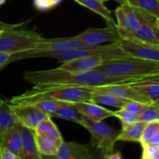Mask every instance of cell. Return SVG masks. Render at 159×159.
I'll return each instance as SVG.
<instances>
[{
  "label": "cell",
  "instance_id": "cell-1",
  "mask_svg": "<svg viewBox=\"0 0 159 159\" xmlns=\"http://www.w3.org/2000/svg\"><path fill=\"white\" fill-rule=\"evenodd\" d=\"M23 79L34 85L79 87H93L113 83H140L159 80V77H126L112 75L96 70L76 72L59 68L42 71H26L23 73Z\"/></svg>",
  "mask_w": 159,
  "mask_h": 159
},
{
  "label": "cell",
  "instance_id": "cell-2",
  "mask_svg": "<svg viewBox=\"0 0 159 159\" xmlns=\"http://www.w3.org/2000/svg\"><path fill=\"white\" fill-rule=\"evenodd\" d=\"M93 90L88 87L34 85L25 93L13 96L11 104L34 103L40 100L53 99L68 102L89 101Z\"/></svg>",
  "mask_w": 159,
  "mask_h": 159
},
{
  "label": "cell",
  "instance_id": "cell-3",
  "mask_svg": "<svg viewBox=\"0 0 159 159\" xmlns=\"http://www.w3.org/2000/svg\"><path fill=\"white\" fill-rule=\"evenodd\" d=\"M93 70L126 77H159V61L129 57L108 61Z\"/></svg>",
  "mask_w": 159,
  "mask_h": 159
},
{
  "label": "cell",
  "instance_id": "cell-4",
  "mask_svg": "<svg viewBox=\"0 0 159 159\" xmlns=\"http://www.w3.org/2000/svg\"><path fill=\"white\" fill-rule=\"evenodd\" d=\"M23 24H11L0 36V52L17 54L35 48L47 38L34 30L21 27Z\"/></svg>",
  "mask_w": 159,
  "mask_h": 159
},
{
  "label": "cell",
  "instance_id": "cell-5",
  "mask_svg": "<svg viewBox=\"0 0 159 159\" xmlns=\"http://www.w3.org/2000/svg\"><path fill=\"white\" fill-rule=\"evenodd\" d=\"M79 125L85 127L91 135L90 145L104 158L114 150L116 137L120 130L105 124L102 121H93L82 115Z\"/></svg>",
  "mask_w": 159,
  "mask_h": 159
},
{
  "label": "cell",
  "instance_id": "cell-6",
  "mask_svg": "<svg viewBox=\"0 0 159 159\" xmlns=\"http://www.w3.org/2000/svg\"><path fill=\"white\" fill-rule=\"evenodd\" d=\"M83 46H88V44H85V43L76 38L75 36L65 38L47 39L44 42L39 44L34 49L13 54L12 60L14 62L34 57H47L50 53L81 48Z\"/></svg>",
  "mask_w": 159,
  "mask_h": 159
},
{
  "label": "cell",
  "instance_id": "cell-7",
  "mask_svg": "<svg viewBox=\"0 0 159 159\" xmlns=\"http://www.w3.org/2000/svg\"><path fill=\"white\" fill-rule=\"evenodd\" d=\"M124 54V52L115 42V43H110L105 45H88V46H83L81 48H73V49L52 52L48 54L47 57L54 58L57 61L64 62L67 61L81 58V57H88V56L96 55V54Z\"/></svg>",
  "mask_w": 159,
  "mask_h": 159
},
{
  "label": "cell",
  "instance_id": "cell-8",
  "mask_svg": "<svg viewBox=\"0 0 159 159\" xmlns=\"http://www.w3.org/2000/svg\"><path fill=\"white\" fill-rule=\"evenodd\" d=\"M155 19L144 12L139 26L134 30H124L116 27L121 38L132 39L159 46V31L155 24Z\"/></svg>",
  "mask_w": 159,
  "mask_h": 159
},
{
  "label": "cell",
  "instance_id": "cell-9",
  "mask_svg": "<svg viewBox=\"0 0 159 159\" xmlns=\"http://www.w3.org/2000/svg\"><path fill=\"white\" fill-rule=\"evenodd\" d=\"M129 57L130 56L127 55L125 53L124 54H96V55H91L64 61L61 64L58 68L61 69L67 70V71L84 72V71H92L97 67L103 65L105 62L108 61Z\"/></svg>",
  "mask_w": 159,
  "mask_h": 159
},
{
  "label": "cell",
  "instance_id": "cell-10",
  "mask_svg": "<svg viewBox=\"0 0 159 159\" xmlns=\"http://www.w3.org/2000/svg\"><path fill=\"white\" fill-rule=\"evenodd\" d=\"M116 43L124 53L130 57L159 61V46L158 45L126 38L119 39Z\"/></svg>",
  "mask_w": 159,
  "mask_h": 159
},
{
  "label": "cell",
  "instance_id": "cell-11",
  "mask_svg": "<svg viewBox=\"0 0 159 159\" xmlns=\"http://www.w3.org/2000/svg\"><path fill=\"white\" fill-rule=\"evenodd\" d=\"M75 37L88 45L115 43L121 38L116 29V23H107V26L103 28H87L75 35Z\"/></svg>",
  "mask_w": 159,
  "mask_h": 159
},
{
  "label": "cell",
  "instance_id": "cell-12",
  "mask_svg": "<svg viewBox=\"0 0 159 159\" xmlns=\"http://www.w3.org/2000/svg\"><path fill=\"white\" fill-rule=\"evenodd\" d=\"M9 104L17 121L28 128L34 130L42 120L49 117L34 104Z\"/></svg>",
  "mask_w": 159,
  "mask_h": 159
},
{
  "label": "cell",
  "instance_id": "cell-13",
  "mask_svg": "<svg viewBox=\"0 0 159 159\" xmlns=\"http://www.w3.org/2000/svg\"><path fill=\"white\" fill-rule=\"evenodd\" d=\"M97 152L89 144H83L76 141H63L55 159H93L98 158Z\"/></svg>",
  "mask_w": 159,
  "mask_h": 159
},
{
  "label": "cell",
  "instance_id": "cell-14",
  "mask_svg": "<svg viewBox=\"0 0 159 159\" xmlns=\"http://www.w3.org/2000/svg\"><path fill=\"white\" fill-rule=\"evenodd\" d=\"M88 88L96 90V91L109 93L121 99H128V100H138L148 104L142 97V96H141V94L135 89L134 87L132 85V83L107 84V85L88 87Z\"/></svg>",
  "mask_w": 159,
  "mask_h": 159
},
{
  "label": "cell",
  "instance_id": "cell-15",
  "mask_svg": "<svg viewBox=\"0 0 159 159\" xmlns=\"http://www.w3.org/2000/svg\"><path fill=\"white\" fill-rule=\"evenodd\" d=\"M37 150L41 158H53L58 152L63 142L62 137H55L49 134L39 132L34 130Z\"/></svg>",
  "mask_w": 159,
  "mask_h": 159
},
{
  "label": "cell",
  "instance_id": "cell-16",
  "mask_svg": "<svg viewBox=\"0 0 159 159\" xmlns=\"http://www.w3.org/2000/svg\"><path fill=\"white\" fill-rule=\"evenodd\" d=\"M78 111L85 117L93 121H102L110 117H113V111L106 109L96 102L90 101L72 102Z\"/></svg>",
  "mask_w": 159,
  "mask_h": 159
},
{
  "label": "cell",
  "instance_id": "cell-17",
  "mask_svg": "<svg viewBox=\"0 0 159 159\" xmlns=\"http://www.w3.org/2000/svg\"><path fill=\"white\" fill-rule=\"evenodd\" d=\"M20 136L22 143V153L23 159H41V155L39 153L34 136V130L19 123Z\"/></svg>",
  "mask_w": 159,
  "mask_h": 159
},
{
  "label": "cell",
  "instance_id": "cell-18",
  "mask_svg": "<svg viewBox=\"0 0 159 159\" xmlns=\"http://www.w3.org/2000/svg\"><path fill=\"white\" fill-rule=\"evenodd\" d=\"M0 147H4L13 152L15 155L23 159L21 136H20L19 122L16 125L8 129L0 139Z\"/></svg>",
  "mask_w": 159,
  "mask_h": 159
},
{
  "label": "cell",
  "instance_id": "cell-19",
  "mask_svg": "<svg viewBox=\"0 0 159 159\" xmlns=\"http://www.w3.org/2000/svg\"><path fill=\"white\" fill-rule=\"evenodd\" d=\"M145 124L146 122L138 120L131 124L122 126L116 137V141L140 142Z\"/></svg>",
  "mask_w": 159,
  "mask_h": 159
},
{
  "label": "cell",
  "instance_id": "cell-20",
  "mask_svg": "<svg viewBox=\"0 0 159 159\" xmlns=\"http://www.w3.org/2000/svg\"><path fill=\"white\" fill-rule=\"evenodd\" d=\"M135 89L149 104H155L159 101V80L132 83Z\"/></svg>",
  "mask_w": 159,
  "mask_h": 159
},
{
  "label": "cell",
  "instance_id": "cell-21",
  "mask_svg": "<svg viewBox=\"0 0 159 159\" xmlns=\"http://www.w3.org/2000/svg\"><path fill=\"white\" fill-rule=\"evenodd\" d=\"M116 1L120 4L127 3L154 18L159 17V0H116Z\"/></svg>",
  "mask_w": 159,
  "mask_h": 159
},
{
  "label": "cell",
  "instance_id": "cell-22",
  "mask_svg": "<svg viewBox=\"0 0 159 159\" xmlns=\"http://www.w3.org/2000/svg\"><path fill=\"white\" fill-rule=\"evenodd\" d=\"M81 6L86 7L104 19L107 23H116L112 16V12L104 5L102 0H74Z\"/></svg>",
  "mask_w": 159,
  "mask_h": 159
},
{
  "label": "cell",
  "instance_id": "cell-23",
  "mask_svg": "<svg viewBox=\"0 0 159 159\" xmlns=\"http://www.w3.org/2000/svg\"><path fill=\"white\" fill-rule=\"evenodd\" d=\"M90 89V88H89ZM93 90V93L90 97V102H96L98 104L109 106V107H117V108H122L128 99H121V98L116 97L113 95L109 94V93H103V92L96 91Z\"/></svg>",
  "mask_w": 159,
  "mask_h": 159
},
{
  "label": "cell",
  "instance_id": "cell-24",
  "mask_svg": "<svg viewBox=\"0 0 159 159\" xmlns=\"http://www.w3.org/2000/svg\"><path fill=\"white\" fill-rule=\"evenodd\" d=\"M18 123L9 102L3 101L0 104V139L9 128Z\"/></svg>",
  "mask_w": 159,
  "mask_h": 159
},
{
  "label": "cell",
  "instance_id": "cell-25",
  "mask_svg": "<svg viewBox=\"0 0 159 159\" xmlns=\"http://www.w3.org/2000/svg\"><path fill=\"white\" fill-rule=\"evenodd\" d=\"M82 115L71 102H66L59 107L52 115V117L67 120L71 122L80 124Z\"/></svg>",
  "mask_w": 159,
  "mask_h": 159
},
{
  "label": "cell",
  "instance_id": "cell-26",
  "mask_svg": "<svg viewBox=\"0 0 159 159\" xmlns=\"http://www.w3.org/2000/svg\"><path fill=\"white\" fill-rule=\"evenodd\" d=\"M68 102L59 100H53V99H45V100H40L38 102H34V105L40 109L42 112L46 113L48 116L52 117V115L57 109L62 105L65 104Z\"/></svg>",
  "mask_w": 159,
  "mask_h": 159
},
{
  "label": "cell",
  "instance_id": "cell-27",
  "mask_svg": "<svg viewBox=\"0 0 159 159\" xmlns=\"http://www.w3.org/2000/svg\"><path fill=\"white\" fill-rule=\"evenodd\" d=\"M34 130L39 132L54 135L55 137H62L57 125L53 122L51 117H50V116L42 120Z\"/></svg>",
  "mask_w": 159,
  "mask_h": 159
},
{
  "label": "cell",
  "instance_id": "cell-28",
  "mask_svg": "<svg viewBox=\"0 0 159 159\" xmlns=\"http://www.w3.org/2000/svg\"><path fill=\"white\" fill-rule=\"evenodd\" d=\"M158 130L159 120L146 123L144 130H143L141 140H140V144H141V145H143V144H147V143H148V141H150L151 138H152Z\"/></svg>",
  "mask_w": 159,
  "mask_h": 159
},
{
  "label": "cell",
  "instance_id": "cell-29",
  "mask_svg": "<svg viewBox=\"0 0 159 159\" xmlns=\"http://www.w3.org/2000/svg\"><path fill=\"white\" fill-rule=\"evenodd\" d=\"M113 117L119 119L122 126L131 124L138 120V114L128 111L124 108H120V110L113 111Z\"/></svg>",
  "mask_w": 159,
  "mask_h": 159
},
{
  "label": "cell",
  "instance_id": "cell-30",
  "mask_svg": "<svg viewBox=\"0 0 159 159\" xmlns=\"http://www.w3.org/2000/svg\"><path fill=\"white\" fill-rule=\"evenodd\" d=\"M138 119L146 123L159 120V108L155 104L149 105L144 111L138 114Z\"/></svg>",
  "mask_w": 159,
  "mask_h": 159
},
{
  "label": "cell",
  "instance_id": "cell-31",
  "mask_svg": "<svg viewBox=\"0 0 159 159\" xmlns=\"http://www.w3.org/2000/svg\"><path fill=\"white\" fill-rule=\"evenodd\" d=\"M115 14L116 17V27L124 30H130V26H129L127 14L121 5L115 9Z\"/></svg>",
  "mask_w": 159,
  "mask_h": 159
},
{
  "label": "cell",
  "instance_id": "cell-32",
  "mask_svg": "<svg viewBox=\"0 0 159 159\" xmlns=\"http://www.w3.org/2000/svg\"><path fill=\"white\" fill-rule=\"evenodd\" d=\"M62 0H34V6L38 11L44 12L58 6Z\"/></svg>",
  "mask_w": 159,
  "mask_h": 159
},
{
  "label": "cell",
  "instance_id": "cell-33",
  "mask_svg": "<svg viewBox=\"0 0 159 159\" xmlns=\"http://www.w3.org/2000/svg\"><path fill=\"white\" fill-rule=\"evenodd\" d=\"M149 106V104L144 103L138 100H128L125 103V105L122 108L126 109L128 111L132 112L136 114H140L142 111H144L146 108Z\"/></svg>",
  "mask_w": 159,
  "mask_h": 159
},
{
  "label": "cell",
  "instance_id": "cell-34",
  "mask_svg": "<svg viewBox=\"0 0 159 159\" xmlns=\"http://www.w3.org/2000/svg\"><path fill=\"white\" fill-rule=\"evenodd\" d=\"M142 149V156L143 159H154L156 154L159 152V146L154 145L147 143L145 144H143Z\"/></svg>",
  "mask_w": 159,
  "mask_h": 159
},
{
  "label": "cell",
  "instance_id": "cell-35",
  "mask_svg": "<svg viewBox=\"0 0 159 159\" xmlns=\"http://www.w3.org/2000/svg\"><path fill=\"white\" fill-rule=\"evenodd\" d=\"M12 54L0 52V71L4 69L9 64L12 63Z\"/></svg>",
  "mask_w": 159,
  "mask_h": 159
},
{
  "label": "cell",
  "instance_id": "cell-36",
  "mask_svg": "<svg viewBox=\"0 0 159 159\" xmlns=\"http://www.w3.org/2000/svg\"><path fill=\"white\" fill-rule=\"evenodd\" d=\"M0 158L1 159H20L13 152L4 147H0Z\"/></svg>",
  "mask_w": 159,
  "mask_h": 159
},
{
  "label": "cell",
  "instance_id": "cell-37",
  "mask_svg": "<svg viewBox=\"0 0 159 159\" xmlns=\"http://www.w3.org/2000/svg\"><path fill=\"white\" fill-rule=\"evenodd\" d=\"M104 158L106 159H122L123 155L120 153V152H112V153L109 154Z\"/></svg>",
  "mask_w": 159,
  "mask_h": 159
},
{
  "label": "cell",
  "instance_id": "cell-38",
  "mask_svg": "<svg viewBox=\"0 0 159 159\" xmlns=\"http://www.w3.org/2000/svg\"><path fill=\"white\" fill-rule=\"evenodd\" d=\"M11 24H7V23H3L2 21H1V20H0V28H2V29H6V28H7L8 26H9Z\"/></svg>",
  "mask_w": 159,
  "mask_h": 159
},
{
  "label": "cell",
  "instance_id": "cell-39",
  "mask_svg": "<svg viewBox=\"0 0 159 159\" xmlns=\"http://www.w3.org/2000/svg\"><path fill=\"white\" fill-rule=\"evenodd\" d=\"M155 26H156L157 29H158V31H159V17H158V18L155 19Z\"/></svg>",
  "mask_w": 159,
  "mask_h": 159
},
{
  "label": "cell",
  "instance_id": "cell-40",
  "mask_svg": "<svg viewBox=\"0 0 159 159\" xmlns=\"http://www.w3.org/2000/svg\"><path fill=\"white\" fill-rule=\"evenodd\" d=\"M6 1V0H0V8H1V6H2L3 4H5Z\"/></svg>",
  "mask_w": 159,
  "mask_h": 159
},
{
  "label": "cell",
  "instance_id": "cell-41",
  "mask_svg": "<svg viewBox=\"0 0 159 159\" xmlns=\"http://www.w3.org/2000/svg\"><path fill=\"white\" fill-rule=\"evenodd\" d=\"M154 159H159V152L156 154V155H155V158H154Z\"/></svg>",
  "mask_w": 159,
  "mask_h": 159
},
{
  "label": "cell",
  "instance_id": "cell-42",
  "mask_svg": "<svg viewBox=\"0 0 159 159\" xmlns=\"http://www.w3.org/2000/svg\"><path fill=\"white\" fill-rule=\"evenodd\" d=\"M5 29H2V28H0V36H1V34H2L3 31H4Z\"/></svg>",
  "mask_w": 159,
  "mask_h": 159
},
{
  "label": "cell",
  "instance_id": "cell-43",
  "mask_svg": "<svg viewBox=\"0 0 159 159\" xmlns=\"http://www.w3.org/2000/svg\"><path fill=\"white\" fill-rule=\"evenodd\" d=\"M155 105H156V106H157V107H158V108H159V101H158V102H156V103H155Z\"/></svg>",
  "mask_w": 159,
  "mask_h": 159
},
{
  "label": "cell",
  "instance_id": "cell-44",
  "mask_svg": "<svg viewBox=\"0 0 159 159\" xmlns=\"http://www.w3.org/2000/svg\"><path fill=\"white\" fill-rule=\"evenodd\" d=\"M3 101H4V100H3V99H1V98H0V104H1V103H2V102H3Z\"/></svg>",
  "mask_w": 159,
  "mask_h": 159
},
{
  "label": "cell",
  "instance_id": "cell-45",
  "mask_svg": "<svg viewBox=\"0 0 159 159\" xmlns=\"http://www.w3.org/2000/svg\"><path fill=\"white\" fill-rule=\"evenodd\" d=\"M102 1H103L104 2H108V1H110V0H102ZM115 1H116V0H115Z\"/></svg>",
  "mask_w": 159,
  "mask_h": 159
},
{
  "label": "cell",
  "instance_id": "cell-46",
  "mask_svg": "<svg viewBox=\"0 0 159 159\" xmlns=\"http://www.w3.org/2000/svg\"><path fill=\"white\" fill-rule=\"evenodd\" d=\"M0 159H1V158H0Z\"/></svg>",
  "mask_w": 159,
  "mask_h": 159
}]
</instances>
